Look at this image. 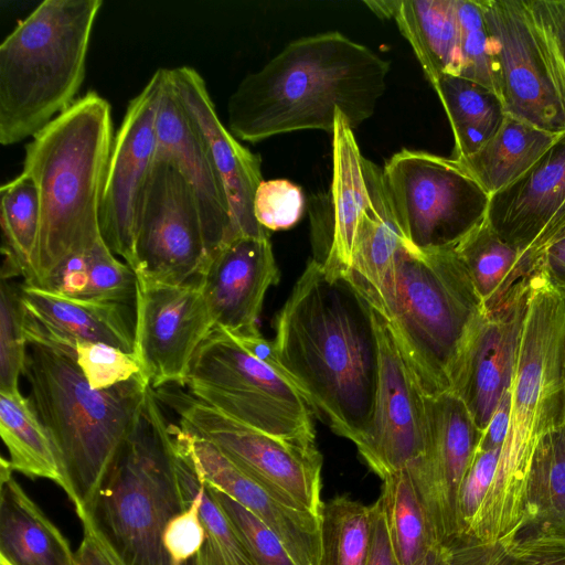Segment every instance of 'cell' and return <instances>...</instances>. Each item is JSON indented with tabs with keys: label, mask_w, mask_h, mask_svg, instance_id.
I'll use <instances>...</instances> for the list:
<instances>
[{
	"label": "cell",
	"mask_w": 565,
	"mask_h": 565,
	"mask_svg": "<svg viewBox=\"0 0 565 565\" xmlns=\"http://www.w3.org/2000/svg\"><path fill=\"white\" fill-rule=\"evenodd\" d=\"M388 72L386 60L340 32L297 39L231 94L228 130L253 143L299 130L332 134L337 110L354 129L374 114Z\"/></svg>",
	"instance_id": "3957f363"
},
{
	"label": "cell",
	"mask_w": 565,
	"mask_h": 565,
	"mask_svg": "<svg viewBox=\"0 0 565 565\" xmlns=\"http://www.w3.org/2000/svg\"><path fill=\"white\" fill-rule=\"evenodd\" d=\"M374 310V309H373ZM379 377L369 429L355 446L382 480L425 452V394L405 362L383 317L374 310Z\"/></svg>",
	"instance_id": "e0dca14e"
},
{
	"label": "cell",
	"mask_w": 565,
	"mask_h": 565,
	"mask_svg": "<svg viewBox=\"0 0 565 565\" xmlns=\"http://www.w3.org/2000/svg\"><path fill=\"white\" fill-rule=\"evenodd\" d=\"M365 3L376 14L395 20L431 85L443 74L459 75L461 60L456 0Z\"/></svg>",
	"instance_id": "f1b7e54d"
},
{
	"label": "cell",
	"mask_w": 565,
	"mask_h": 565,
	"mask_svg": "<svg viewBox=\"0 0 565 565\" xmlns=\"http://www.w3.org/2000/svg\"><path fill=\"white\" fill-rule=\"evenodd\" d=\"M214 327L198 279L167 285L137 275L134 352L153 390L184 387L194 354Z\"/></svg>",
	"instance_id": "5bb4252c"
},
{
	"label": "cell",
	"mask_w": 565,
	"mask_h": 565,
	"mask_svg": "<svg viewBox=\"0 0 565 565\" xmlns=\"http://www.w3.org/2000/svg\"><path fill=\"white\" fill-rule=\"evenodd\" d=\"M24 375L82 520L136 422L149 382L139 375L107 390L90 387L78 369L72 340L29 341Z\"/></svg>",
	"instance_id": "8992f818"
},
{
	"label": "cell",
	"mask_w": 565,
	"mask_h": 565,
	"mask_svg": "<svg viewBox=\"0 0 565 565\" xmlns=\"http://www.w3.org/2000/svg\"><path fill=\"white\" fill-rule=\"evenodd\" d=\"M565 66V0H535Z\"/></svg>",
	"instance_id": "f907efd6"
},
{
	"label": "cell",
	"mask_w": 565,
	"mask_h": 565,
	"mask_svg": "<svg viewBox=\"0 0 565 565\" xmlns=\"http://www.w3.org/2000/svg\"><path fill=\"white\" fill-rule=\"evenodd\" d=\"M563 237H565V230H564V232L561 234V236L557 238V241H558V239H561V238H563ZM555 242H556V241H555Z\"/></svg>",
	"instance_id": "9f6ffc18"
},
{
	"label": "cell",
	"mask_w": 565,
	"mask_h": 565,
	"mask_svg": "<svg viewBox=\"0 0 565 565\" xmlns=\"http://www.w3.org/2000/svg\"><path fill=\"white\" fill-rule=\"evenodd\" d=\"M207 487L233 523L255 565H297L267 524L224 492L210 484Z\"/></svg>",
	"instance_id": "b9f144b4"
},
{
	"label": "cell",
	"mask_w": 565,
	"mask_h": 565,
	"mask_svg": "<svg viewBox=\"0 0 565 565\" xmlns=\"http://www.w3.org/2000/svg\"><path fill=\"white\" fill-rule=\"evenodd\" d=\"M565 230V201L562 203L556 213L548 221L540 236L534 244L530 247L529 253L540 265L542 264V256L546 248L553 244Z\"/></svg>",
	"instance_id": "f5cc1de1"
},
{
	"label": "cell",
	"mask_w": 565,
	"mask_h": 565,
	"mask_svg": "<svg viewBox=\"0 0 565 565\" xmlns=\"http://www.w3.org/2000/svg\"><path fill=\"white\" fill-rule=\"evenodd\" d=\"M488 317L508 311L525 300L542 275L526 252L501 238L484 218L455 246Z\"/></svg>",
	"instance_id": "d4e9b609"
},
{
	"label": "cell",
	"mask_w": 565,
	"mask_h": 565,
	"mask_svg": "<svg viewBox=\"0 0 565 565\" xmlns=\"http://www.w3.org/2000/svg\"><path fill=\"white\" fill-rule=\"evenodd\" d=\"M565 201V131L518 180L490 196L486 218L509 244L526 252Z\"/></svg>",
	"instance_id": "7402d4cb"
},
{
	"label": "cell",
	"mask_w": 565,
	"mask_h": 565,
	"mask_svg": "<svg viewBox=\"0 0 565 565\" xmlns=\"http://www.w3.org/2000/svg\"><path fill=\"white\" fill-rule=\"evenodd\" d=\"M379 499L398 565H416L440 544L406 467L383 479Z\"/></svg>",
	"instance_id": "836d02e7"
},
{
	"label": "cell",
	"mask_w": 565,
	"mask_h": 565,
	"mask_svg": "<svg viewBox=\"0 0 565 565\" xmlns=\"http://www.w3.org/2000/svg\"><path fill=\"white\" fill-rule=\"evenodd\" d=\"M508 565H565V541L540 536L515 537Z\"/></svg>",
	"instance_id": "f6af8a7d"
},
{
	"label": "cell",
	"mask_w": 565,
	"mask_h": 565,
	"mask_svg": "<svg viewBox=\"0 0 565 565\" xmlns=\"http://www.w3.org/2000/svg\"><path fill=\"white\" fill-rule=\"evenodd\" d=\"M383 180L409 248L454 247L486 218L490 196L452 158L403 149L386 162Z\"/></svg>",
	"instance_id": "7c38bea8"
},
{
	"label": "cell",
	"mask_w": 565,
	"mask_h": 565,
	"mask_svg": "<svg viewBox=\"0 0 565 565\" xmlns=\"http://www.w3.org/2000/svg\"><path fill=\"white\" fill-rule=\"evenodd\" d=\"M72 350L78 369L94 390H107L143 375L135 352L73 338Z\"/></svg>",
	"instance_id": "60d3db41"
},
{
	"label": "cell",
	"mask_w": 565,
	"mask_h": 565,
	"mask_svg": "<svg viewBox=\"0 0 565 565\" xmlns=\"http://www.w3.org/2000/svg\"><path fill=\"white\" fill-rule=\"evenodd\" d=\"M278 281L269 235L236 237L211 255L198 278L215 327L234 337L260 334L263 301Z\"/></svg>",
	"instance_id": "ac0fdd59"
},
{
	"label": "cell",
	"mask_w": 565,
	"mask_h": 565,
	"mask_svg": "<svg viewBox=\"0 0 565 565\" xmlns=\"http://www.w3.org/2000/svg\"><path fill=\"white\" fill-rule=\"evenodd\" d=\"M486 546L463 540L449 546L437 544L416 565H471Z\"/></svg>",
	"instance_id": "bcb514c9"
},
{
	"label": "cell",
	"mask_w": 565,
	"mask_h": 565,
	"mask_svg": "<svg viewBox=\"0 0 565 565\" xmlns=\"http://www.w3.org/2000/svg\"><path fill=\"white\" fill-rule=\"evenodd\" d=\"M318 565H367L372 544V510L349 495L323 502Z\"/></svg>",
	"instance_id": "e575fe53"
},
{
	"label": "cell",
	"mask_w": 565,
	"mask_h": 565,
	"mask_svg": "<svg viewBox=\"0 0 565 565\" xmlns=\"http://www.w3.org/2000/svg\"><path fill=\"white\" fill-rule=\"evenodd\" d=\"M0 434L13 471L30 478L49 479L66 492L53 441L31 398L20 391L0 390Z\"/></svg>",
	"instance_id": "1f68e13d"
},
{
	"label": "cell",
	"mask_w": 565,
	"mask_h": 565,
	"mask_svg": "<svg viewBox=\"0 0 565 565\" xmlns=\"http://www.w3.org/2000/svg\"><path fill=\"white\" fill-rule=\"evenodd\" d=\"M0 468V555L12 565H76L67 540L14 480L9 461L1 458Z\"/></svg>",
	"instance_id": "484cf974"
},
{
	"label": "cell",
	"mask_w": 565,
	"mask_h": 565,
	"mask_svg": "<svg viewBox=\"0 0 565 565\" xmlns=\"http://www.w3.org/2000/svg\"><path fill=\"white\" fill-rule=\"evenodd\" d=\"M565 420V294L543 275L526 303L511 383V413L491 484L466 534L479 544L516 536L543 436Z\"/></svg>",
	"instance_id": "277c9868"
},
{
	"label": "cell",
	"mask_w": 565,
	"mask_h": 565,
	"mask_svg": "<svg viewBox=\"0 0 565 565\" xmlns=\"http://www.w3.org/2000/svg\"><path fill=\"white\" fill-rule=\"evenodd\" d=\"M433 87L443 104L452 134L477 128L492 137L501 127L507 114L500 97L491 89L451 74L440 75Z\"/></svg>",
	"instance_id": "8d00e7d4"
},
{
	"label": "cell",
	"mask_w": 565,
	"mask_h": 565,
	"mask_svg": "<svg viewBox=\"0 0 565 565\" xmlns=\"http://www.w3.org/2000/svg\"><path fill=\"white\" fill-rule=\"evenodd\" d=\"M177 431L198 475L205 483L224 492L267 524L297 565H318V515L286 504L242 471L210 441L186 431L180 425H177Z\"/></svg>",
	"instance_id": "44dd1931"
},
{
	"label": "cell",
	"mask_w": 565,
	"mask_h": 565,
	"mask_svg": "<svg viewBox=\"0 0 565 565\" xmlns=\"http://www.w3.org/2000/svg\"><path fill=\"white\" fill-rule=\"evenodd\" d=\"M370 203L362 213L351 266L343 276L377 312L393 282L396 257L407 246L390 203L383 169L363 158Z\"/></svg>",
	"instance_id": "cb8c5ba5"
},
{
	"label": "cell",
	"mask_w": 565,
	"mask_h": 565,
	"mask_svg": "<svg viewBox=\"0 0 565 565\" xmlns=\"http://www.w3.org/2000/svg\"><path fill=\"white\" fill-rule=\"evenodd\" d=\"M543 277L565 294V237L551 244L542 256Z\"/></svg>",
	"instance_id": "816d5d0a"
},
{
	"label": "cell",
	"mask_w": 565,
	"mask_h": 565,
	"mask_svg": "<svg viewBox=\"0 0 565 565\" xmlns=\"http://www.w3.org/2000/svg\"><path fill=\"white\" fill-rule=\"evenodd\" d=\"M514 537L494 544H489L471 565H508L510 561V545Z\"/></svg>",
	"instance_id": "db71d44e"
},
{
	"label": "cell",
	"mask_w": 565,
	"mask_h": 565,
	"mask_svg": "<svg viewBox=\"0 0 565 565\" xmlns=\"http://www.w3.org/2000/svg\"><path fill=\"white\" fill-rule=\"evenodd\" d=\"M154 159L171 163L189 184L201 214L210 255L236 238L224 188L178 95L170 68H164L163 74Z\"/></svg>",
	"instance_id": "ffe728a7"
},
{
	"label": "cell",
	"mask_w": 565,
	"mask_h": 565,
	"mask_svg": "<svg viewBox=\"0 0 565 565\" xmlns=\"http://www.w3.org/2000/svg\"><path fill=\"white\" fill-rule=\"evenodd\" d=\"M198 492L204 529L199 565H255L233 523L201 478Z\"/></svg>",
	"instance_id": "f35d334b"
},
{
	"label": "cell",
	"mask_w": 565,
	"mask_h": 565,
	"mask_svg": "<svg viewBox=\"0 0 565 565\" xmlns=\"http://www.w3.org/2000/svg\"><path fill=\"white\" fill-rule=\"evenodd\" d=\"M305 196L301 189L285 179L262 181L254 199V214L267 231L287 230L301 218Z\"/></svg>",
	"instance_id": "7bdbcfd3"
},
{
	"label": "cell",
	"mask_w": 565,
	"mask_h": 565,
	"mask_svg": "<svg viewBox=\"0 0 565 565\" xmlns=\"http://www.w3.org/2000/svg\"><path fill=\"white\" fill-rule=\"evenodd\" d=\"M154 393L178 414L183 429L213 444L286 504L319 516L322 456L316 443L285 440L248 427L178 385Z\"/></svg>",
	"instance_id": "8fae6325"
},
{
	"label": "cell",
	"mask_w": 565,
	"mask_h": 565,
	"mask_svg": "<svg viewBox=\"0 0 565 565\" xmlns=\"http://www.w3.org/2000/svg\"><path fill=\"white\" fill-rule=\"evenodd\" d=\"M565 541V420L540 440L531 465L525 514L515 537Z\"/></svg>",
	"instance_id": "4dcf8cb0"
},
{
	"label": "cell",
	"mask_w": 565,
	"mask_h": 565,
	"mask_svg": "<svg viewBox=\"0 0 565 565\" xmlns=\"http://www.w3.org/2000/svg\"><path fill=\"white\" fill-rule=\"evenodd\" d=\"M137 275L167 285L199 278L210 250L194 195L169 162L153 161L136 227Z\"/></svg>",
	"instance_id": "4fadbf2b"
},
{
	"label": "cell",
	"mask_w": 565,
	"mask_h": 565,
	"mask_svg": "<svg viewBox=\"0 0 565 565\" xmlns=\"http://www.w3.org/2000/svg\"><path fill=\"white\" fill-rule=\"evenodd\" d=\"M29 345L24 333V308L20 287L11 279L0 284V390L20 391Z\"/></svg>",
	"instance_id": "74e56055"
},
{
	"label": "cell",
	"mask_w": 565,
	"mask_h": 565,
	"mask_svg": "<svg viewBox=\"0 0 565 565\" xmlns=\"http://www.w3.org/2000/svg\"><path fill=\"white\" fill-rule=\"evenodd\" d=\"M352 130L343 114L337 110L332 131L331 234L327 254L320 262L332 276L348 273L359 221L370 203L363 157Z\"/></svg>",
	"instance_id": "4316f807"
},
{
	"label": "cell",
	"mask_w": 565,
	"mask_h": 565,
	"mask_svg": "<svg viewBox=\"0 0 565 565\" xmlns=\"http://www.w3.org/2000/svg\"><path fill=\"white\" fill-rule=\"evenodd\" d=\"M41 288L74 298L129 306L135 305L137 275L102 238L92 249L65 259Z\"/></svg>",
	"instance_id": "d6a6232c"
},
{
	"label": "cell",
	"mask_w": 565,
	"mask_h": 565,
	"mask_svg": "<svg viewBox=\"0 0 565 565\" xmlns=\"http://www.w3.org/2000/svg\"><path fill=\"white\" fill-rule=\"evenodd\" d=\"M379 313L426 395L452 392L488 318L454 247L404 246Z\"/></svg>",
	"instance_id": "52a82bcc"
},
{
	"label": "cell",
	"mask_w": 565,
	"mask_h": 565,
	"mask_svg": "<svg viewBox=\"0 0 565 565\" xmlns=\"http://www.w3.org/2000/svg\"><path fill=\"white\" fill-rule=\"evenodd\" d=\"M20 297L33 318L58 333L135 350V320L128 305L74 298L25 284Z\"/></svg>",
	"instance_id": "83f0119b"
},
{
	"label": "cell",
	"mask_w": 565,
	"mask_h": 565,
	"mask_svg": "<svg viewBox=\"0 0 565 565\" xmlns=\"http://www.w3.org/2000/svg\"><path fill=\"white\" fill-rule=\"evenodd\" d=\"M527 298L487 318L452 390L463 401L481 435L511 387Z\"/></svg>",
	"instance_id": "603a6c76"
},
{
	"label": "cell",
	"mask_w": 565,
	"mask_h": 565,
	"mask_svg": "<svg viewBox=\"0 0 565 565\" xmlns=\"http://www.w3.org/2000/svg\"><path fill=\"white\" fill-rule=\"evenodd\" d=\"M178 95L198 128L224 188L235 237L269 235L254 214L255 193L263 181L262 160L220 120L205 81L190 66L170 68Z\"/></svg>",
	"instance_id": "d6986e66"
},
{
	"label": "cell",
	"mask_w": 565,
	"mask_h": 565,
	"mask_svg": "<svg viewBox=\"0 0 565 565\" xmlns=\"http://www.w3.org/2000/svg\"><path fill=\"white\" fill-rule=\"evenodd\" d=\"M425 452L406 468L437 541L451 545L460 540L459 491L481 431L454 392L425 394Z\"/></svg>",
	"instance_id": "2e32d148"
},
{
	"label": "cell",
	"mask_w": 565,
	"mask_h": 565,
	"mask_svg": "<svg viewBox=\"0 0 565 565\" xmlns=\"http://www.w3.org/2000/svg\"><path fill=\"white\" fill-rule=\"evenodd\" d=\"M511 413V387L497 405L478 445L479 450L502 448L505 440Z\"/></svg>",
	"instance_id": "c3c4849f"
},
{
	"label": "cell",
	"mask_w": 565,
	"mask_h": 565,
	"mask_svg": "<svg viewBox=\"0 0 565 565\" xmlns=\"http://www.w3.org/2000/svg\"><path fill=\"white\" fill-rule=\"evenodd\" d=\"M456 12L461 60L459 76L477 82L497 94L490 39L480 3L456 0Z\"/></svg>",
	"instance_id": "ab89813d"
},
{
	"label": "cell",
	"mask_w": 565,
	"mask_h": 565,
	"mask_svg": "<svg viewBox=\"0 0 565 565\" xmlns=\"http://www.w3.org/2000/svg\"><path fill=\"white\" fill-rule=\"evenodd\" d=\"M372 544L367 565H398L392 550L382 502L372 505Z\"/></svg>",
	"instance_id": "7dc6e473"
},
{
	"label": "cell",
	"mask_w": 565,
	"mask_h": 565,
	"mask_svg": "<svg viewBox=\"0 0 565 565\" xmlns=\"http://www.w3.org/2000/svg\"><path fill=\"white\" fill-rule=\"evenodd\" d=\"M0 565H12L7 558L0 555Z\"/></svg>",
	"instance_id": "11a10c76"
},
{
	"label": "cell",
	"mask_w": 565,
	"mask_h": 565,
	"mask_svg": "<svg viewBox=\"0 0 565 565\" xmlns=\"http://www.w3.org/2000/svg\"><path fill=\"white\" fill-rule=\"evenodd\" d=\"M40 222L38 189L21 171L0 190L1 252L15 260L26 285L33 280Z\"/></svg>",
	"instance_id": "d590c367"
},
{
	"label": "cell",
	"mask_w": 565,
	"mask_h": 565,
	"mask_svg": "<svg viewBox=\"0 0 565 565\" xmlns=\"http://www.w3.org/2000/svg\"><path fill=\"white\" fill-rule=\"evenodd\" d=\"M559 135L505 115L499 130L477 152L455 160L492 196L525 173Z\"/></svg>",
	"instance_id": "f546056e"
},
{
	"label": "cell",
	"mask_w": 565,
	"mask_h": 565,
	"mask_svg": "<svg viewBox=\"0 0 565 565\" xmlns=\"http://www.w3.org/2000/svg\"><path fill=\"white\" fill-rule=\"evenodd\" d=\"M163 74L164 68H158L128 103L114 137L100 201L102 237L134 270L137 220L156 154Z\"/></svg>",
	"instance_id": "9a60e30c"
},
{
	"label": "cell",
	"mask_w": 565,
	"mask_h": 565,
	"mask_svg": "<svg viewBox=\"0 0 565 565\" xmlns=\"http://www.w3.org/2000/svg\"><path fill=\"white\" fill-rule=\"evenodd\" d=\"M505 114L565 131V66L535 0H480Z\"/></svg>",
	"instance_id": "30bf717a"
},
{
	"label": "cell",
	"mask_w": 565,
	"mask_h": 565,
	"mask_svg": "<svg viewBox=\"0 0 565 565\" xmlns=\"http://www.w3.org/2000/svg\"><path fill=\"white\" fill-rule=\"evenodd\" d=\"M184 387L248 427L285 440L316 443L312 409L282 373L214 327L192 360Z\"/></svg>",
	"instance_id": "9c48e42d"
},
{
	"label": "cell",
	"mask_w": 565,
	"mask_h": 565,
	"mask_svg": "<svg viewBox=\"0 0 565 565\" xmlns=\"http://www.w3.org/2000/svg\"><path fill=\"white\" fill-rule=\"evenodd\" d=\"M84 533L75 552L76 565H120L88 522H82Z\"/></svg>",
	"instance_id": "681fc988"
},
{
	"label": "cell",
	"mask_w": 565,
	"mask_h": 565,
	"mask_svg": "<svg viewBox=\"0 0 565 565\" xmlns=\"http://www.w3.org/2000/svg\"><path fill=\"white\" fill-rule=\"evenodd\" d=\"M273 342L311 409L356 446L371 424L379 377L370 303L313 258L277 315Z\"/></svg>",
	"instance_id": "7a4b0ae2"
},
{
	"label": "cell",
	"mask_w": 565,
	"mask_h": 565,
	"mask_svg": "<svg viewBox=\"0 0 565 565\" xmlns=\"http://www.w3.org/2000/svg\"><path fill=\"white\" fill-rule=\"evenodd\" d=\"M501 448L479 450L462 480L458 499L460 540L467 534L491 484Z\"/></svg>",
	"instance_id": "ee69618b"
},
{
	"label": "cell",
	"mask_w": 565,
	"mask_h": 565,
	"mask_svg": "<svg viewBox=\"0 0 565 565\" xmlns=\"http://www.w3.org/2000/svg\"><path fill=\"white\" fill-rule=\"evenodd\" d=\"M199 482L149 386L81 521L93 526L120 565H199L204 542Z\"/></svg>",
	"instance_id": "6da1fadb"
},
{
	"label": "cell",
	"mask_w": 565,
	"mask_h": 565,
	"mask_svg": "<svg viewBox=\"0 0 565 565\" xmlns=\"http://www.w3.org/2000/svg\"><path fill=\"white\" fill-rule=\"evenodd\" d=\"M114 137L110 104L92 90L25 146L22 172L34 182L41 209L29 286L43 287L65 259L103 238L99 209Z\"/></svg>",
	"instance_id": "5b68a950"
},
{
	"label": "cell",
	"mask_w": 565,
	"mask_h": 565,
	"mask_svg": "<svg viewBox=\"0 0 565 565\" xmlns=\"http://www.w3.org/2000/svg\"><path fill=\"white\" fill-rule=\"evenodd\" d=\"M102 0H44L0 44V143L32 138L77 99Z\"/></svg>",
	"instance_id": "ba28073f"
}]
</instances>
